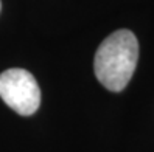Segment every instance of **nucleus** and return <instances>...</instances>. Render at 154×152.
Returning a JSON list of instances; mask_svg holds the SVG:
<instances>
[{
    "instance_id": "f257e3e1",
    "label": "nucleus",
    "mask_w": 154,
    "mask_h": 152,
    "mask_svg": "<svg viewBox=\"0 0 154 152\" xmlns=\"http://www.w3.org/2000/svg\"><path fill=\"white\" fill-rule=\"evenodd\" d=\"M139 61V42L129 30H119L100 43L94 59V71L101 85L122 92L129 84Z\"/></svg>"
},
{
    "instance_id": "f03ea898",
    "label": "nucleus",
    "mask_w": 154,
    "mask_h": 152,
    "mask_svg": "<svg viewBox=\"0 0 154 152\" xmlns=\"http://www.w3.org/2000/svg\"><path fill=\"white\" fill-rule=\"evenodd\" d=\"M0 98L14 112L30 117L41 106V88L30 71L10 68L0 75Z\"/></svg>"
},
{
    "instance_id": "7ed1b4c3",
    "label": "nucleus",
    "mask_w": 154,
    "mask_h": 152,
    "mask_svg": "<svg viewBox=\"0 0 154 152\" xmlns=\"http://www.w3.org/2000/svg\"><path fill=\"white\" fill-rule=\"evenodd\" d=\"M0 8H2V3H0Z\"/></svg>"
}]
</instances>
